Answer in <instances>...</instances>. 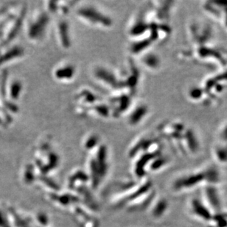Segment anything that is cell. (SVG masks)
I'll return each instance as SVG.
<instances>
[{"label":"cell","instance_id":"obj_1","mask_svg":"<svg viewBox=\"0 0 227 227\" xmlns=\"http://www.w3.org/2000/svg\"><path fill=\"white\" fill-rule=\"evenodd\" d=\"M204 7L209 17L220 22L227 30V2H207Z\"/></svg>","mask_w":227,"mask_h":227},{"label":"cell","instance_id":"obj_2","mask_svg":"<svg viewBox=\"0 0 227 227\" xmlns=\"http://www.w3.org/2000/svg\"><path fill=\"white\" fill-rule=\"evenodd\" d=\"M22 53V52L21 51L19 48H14V49H11L10 51L6 53L5 55H3L1 57H0V64H2L3 62H5L6 61H8V60H10L11 58L18 57V56H19Z\"/></svg>","mask_w":227,"mask_h":227},{"label":"cell","instance_id":"obj_3","mask_svg":"<svg viewBox=\"0 0 227 227\" xmlns=\"http://www.w3.org/2000/svg\"><path fill=\"white\" fill-rule=\"evenodd\" d=\"M21 88H22V87H21V84L18 82H14L12 85L11 88H10V96L13 99H17L18 94L20 93Z\"/></svg>","mask_w":227,"mask_h":227}]
</instances>
